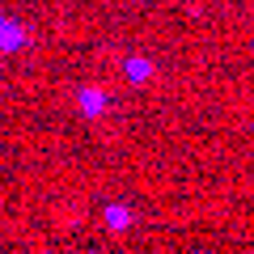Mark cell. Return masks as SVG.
Masks as SVG:
<instances>
[{
  "instance_id": "obj_1",
  "label": "cell",
  "mask_w": 254,
  "mask_h": 254,
  "mask_svg": "<svg viewBox=\"0 0 254 254\" xmlns=\"http://www.w3.org/2000/svg\"><path fill=\"white\" fill-rule=\"evenodd\" d=\"M106 89H98V85H85L81 93H76V106H81V115H89V119H98L102 110H106Z\"/></svg>"
},
{
  "instance_id": "obj_3",
  "label": "cell",
  "mask_w": 254,
  "mask_h": 254,
  "mask_svg": "<svg viewBox=\"0 0 254 254\" xmlns=\"http://www.w3.org/2000/svg\"><path fill=\"white\" fill-rule=\"evenodd\" d=\"M21 47H26V26L4 17V26H0V51H21Z\"/></svg>"
},
{
  "instance_id": "obj_2",
  "label": "cell",
  "mask_w": 254,
  "mask_h": 254,
  "mask_svg": "<svg viewBox=\"0 0 254 254\" xmlns=\"http://www.w3.org/2000/svg\"><path fill=\"white\" fill-rule=\"evenodd\" d=\"M153 72H157V68H153V60H144V55H127V60H123V76H127L131 85L153 81Z\"/></svg>"
},
{
  "instance_id": "obj_5",
  "label": "cell",
  "mask_w": 254,
  "mask_h": 254,
  "mask_svg": "<svg viewBox=\"0 0 254 254\" xmlns=\"http://www.w3.org/2000/svg\"><path fill=\"white\" fill-rule=\"evenodd\" d=\"M0 26H4V13H0Z\"/></svg>"
},
{
  "instance_id": "obj_4",
  "label": "cell",
  "mask_w": 254,
  "mask_h": 254,
  "mask_svg": "<svg viewBox=\"0 0 254 254\" xmlns=\"http://www.w3.org/2000/svg\"><path fill=\"white\" fill-rule=\"evenodd\" d=\"M106 229H115V233L131 229V208H123V203H110V208H106Z\"/></svg>"
}]
</instances>
